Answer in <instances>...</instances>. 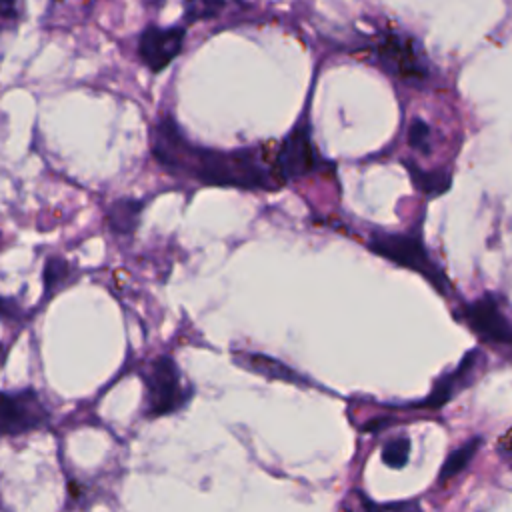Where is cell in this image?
<instances>
[{
	"mask_svg": "<svg viewBox=\"0 0 512 512\" xmlns=\"http://www.w3.org/2000/svg\"><path fill=\"white\" fill-rule=\"evenodd\" d=\"M170 168H184L196 180L210 186H228L242 190H274L284 186L276 170V150L254 148L240 150H204L186 140L176 148Z\"/></svg>",
	"mask_w": 512,
	"mask_h": 512,
	"instance_id": "1",
	"label": "cell"
},
{
	"mask_svg": "<svg viewBox=\"0 0 512 512\" xmlns=\"http://www.w3.org/2000/svg\"><path fill=\"white\" fill-rule=\"evenodd\" d=\"M368 250L384 260L424 276L438 292L446 294L448 280L438 264L428 254L420 234L404 232H374L368 240Z\"/></svg>",
	"mask_w": 512,
	"mask_h": 512,
	"instance_id": "2",
	"label": "cell"
},
{
	"mask_svg": "<svg viewBox=\"0 0 512 512\" xmlns=\"http://www.w3.org/2000/svg\"><path fill=\"white\" fill-rule=\"evenodd\" d=\"M142 380L146 386V416L150 418L180 410L192 394L170 356L154 358L142 372Z\"/></svg>",
	"mask_w": 512,
	"mask_h": 512,
	"instance_id": "3",
	"label": "cell"
},
{
	"mask_svg": "<svg viewBox=\"0 0 512 512\" xmlns=\"http://www.w3.org/2000/svg\"><path fill=\"white\" fill-rule=\"evenodd\" d=\"M376 56L380 66L402 80H422L428 76L426 60L414 38L388 32L376 44Z\"/></svg>",
	"mask_w": 512,
	"mask_h": 512,
	"instance_id": "4",
	"label": "cell"
},
{
	"mask_svg": "<svg viewBox=\"0 0 512 512\" xmlns=\"http://www.w3.org/2000/svg\"><path fill=\"white\" fill-rule=\"evenodd\" d=\"M322 164L320 154L312 142L308 122L296 124L290 134L276 148V170L284 182L306 176Z\"/></svg>",
	"mask_w": 512,
	"mask_h": 512,
	"instance_id": "5",
	"label": "cell"
},
{
	"mask_svg": "<svg viewBox=\"0 0 512 512\" xmlns=\"http://www.w3.org/2000/svg\"><path fill=\"white\" fill-rule=\"evenodd\" d=\"M48 412L34 390L0 392V434H26L42 428Z\"/></svg>",
	"mask_w": 512,
	"mask_h": 512,
	"instance_id": "6",
	"label": "cell"
},
{
	"mask_svg": "<svg viewBox=\"0 0 512 512\" xmlns=\"http://www.w3.org/2000/svg\"><path fill=\"white\" fill-rule=\"evenodd\" d=\"M468 326L482 338L494 344H512V320L502 310L496 296L484 294L464 308Z\"/></svg>",
	"mask_w": 512,
	"mask_h": 512,
	"instance_id": "7",
	"label": "cell"
},
{
	"mask_svg": "<svg viewBox=\"0 0 512 512\" xmlns=\"http://www.w3.org/2000/svg\"><path fill=\"white\" fill-rule=\"evenodd\" d=\"M184 28H158L150 26L142 32L138 42V54L142 62L152 70H164L182 50L184 44Z\"/></svg>",
	"mask_w": 512,
	"mask_h": 512,
	"instance_id": "8",
	"label": "cell"
},
{
	"mask_svg": "<svg viewBox=\"0 0 512 512\" xmlns=\"http://www.w3.org/2000/svg\"><path fill=\"white\" fill-rule=\"evenodd\" d=\"M482 366H484L482 352L478 348L468 350L454 370L442 374L436 380L432 392L422 402V406H426V408H440V406H444L446 402H450L454 398V394L462 392L466 386H470L476 380V376L480 374Z\"/></svg>",
	"mask_w": 512,
	"mask_h": 512,
	"instance_id": "9",
	"label": "cell"
},
{
	"mask_svg": "<svg viewBox=\"0 0 512 512\" xmlns=\"http://www.w3.org/2000/svg\"><path fill=\"white\" fill-rule=\"evenodd\" d=\"M404 166L408 168V174L412 178V184L426 196H438L450 188V174L442 170H424L416 162L406 160Z\"/></svg>",
	"mask_w": 512,
	"mask_h": 512,
	"instance_id": "10",
	"label": "cell"
},
{
	"mask_svg": "<svg viewBox=\"0 0 512 512\" xmlns=\"http://www.w3.org/2000/svg\"><path fill=\"white\" fill-rule=\"evenodd\" d=\"M240 364H244L248 370L266 376L270 380H286V382H300V376L296 372H292L286 364L270 358V356H262V354H244V360H238Z\"/></svg>",
	"mask_w": 512,
	"mask_h": 512,
	"instance_id": "11",
	"label": "cell"
},
{
	"mask_svg": "<svg viewBox=\"0 0 512 512\" xmlns=\"http://www.w3.org/2000/svg\"><path fill=\"white\" fill-rule=\"evenodd\" d=\"M142 210V202L138 200H118L110 206V214H108V222L112 226V230L116 234H130L136 224H138V216Z\"/></svg>",
	"mask_w": 512,
	"mask_h": 512,
	"instance_id": "12",
	"label": "cell"
},
{
	"mask_svg": "<svg viewBox=\"0 0 512 512\" xmlns=\"http://www.w3.org/2000/svg\"><path fill=\"white\" fill-rule=\"evenodd\" d=\"M480 444H482V438H472V440H468L466 444H462L460 448H456L454 452H450V456H448V458L444 460V464H442V470H440V474H438V482H446V480H450L452 476L460 474V472L470 464V460H472L474 454L478 452Z\"/></svg>",
	"mask_w": 512,
	"mask_h": 512,
	"instance_id": "13",
	"label": "cell"
},
{
	"mask_svg": "<svg viewBox=\"0 0 512 512\" xmlns=\"http://www.w3.org/2000/svg\"><path fill=\"white\" fill-rule=\"evenodd\" d=\"M410 456V440L406 436H396L388 440L382 448V460L390 468H402Z\"/></svg>",
	"mask_w": 512,
	"mask_h": 512,
	"instance_id": "14",
	"label": "cell"
},
{
	"mask_svg": "<svg viewBox=\"0 0 512 512\" xmlns=\"http://www.w3.org/2000/svg\"><path fill=\"white\" fill-rule=\"evenodd\" d=\"M406 140H408L410 148L428 154V152H430V146H432V132H430V126H428L422 118L410 120L408 130H406Z\"/></svg>",
	"mask_w": 512,
	"mask_h": 512,
	"instance_id": "15",
	"label": "cell"
},
{
	"mask_svg": "<svg viewBox=\"0 0 512 512\" xmlns=\"http://www.w3.org/2000/svg\"><path fill=\"white\" fill-rule=\"evenodd\" d=\"M362 502H364L362 512H422L420 504H418V502H412V500H400V502L376 504V502H370V500L362 498Z\"/></svg>",
	"mask_w": 512,
	"mask_h": 512,
	"instance_id": "16",
	"label": "cell"
},
{
	"mask_svg": "<svg viewBox=\"0 0 512 512\" xmlns=\"http://www.w3.org/2000/svg\"><path fill=\"white\" fill-rule=\"evenodd\" d=\"M64 276H66V262L54 260V258L46 262V286H52L54 282L64 280Z\"/></svg>",
	"mask_w": 512,
	"mask_h": 512,
	"instance_id": "17",
	"label": "cell"
},
{
	"mask_svg": "<svg viewBox=\"0 0 512 512\" xmlns=\"http://www.w3.org/2000/svg\"><path fill=\"white\" fill-rule=\"evenodd\" d=\"M22 14V0H0V18L14 20Z\"/></svg>",
	"mask_w": 512,
	"mask_h": 512,
	"instance_id": "18",
	"label": "cell"
},
{
	"mask_svg": "<svg viewBox=\"0 0 512 512\" xmlns=\"http://www.w3.org/2000/svg\"><path fill=\"white\" fill-rule=\"evenodd\" d=\"M498 452H500V456L512 466V430L500 440V444H498Z\"/></svg>",
	"mask_w": 512,
	"mask_h": 512,
	"instance_id": "19",
	"label": "cell"
}]
</instances>
